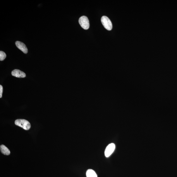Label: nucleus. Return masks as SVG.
Listing matches in <instances>:
<instances>
[{
    "mask_svg": "<svg viewBox=\"0 0 177 177\" xmlns=\"http://www.w3.org/2000/svg\"><path fill=\"white\" fill-rule=\"evenodd\" d=\"M12 75L18 78H24L26 76L24 72L18 69H15L12 71Z\"/></svg>",
    "mask_w": 177,
    "mask_h": 177,
    "instance_id": "6",
    "label": "nucleus"
},
{
    "mask_svg": "<svg viewBox=\"0 0 177 177\" xmlns=\"http://www.w3.org/2000/svg\"><path fill=\"white\" fill-rule=\"evenodd\" d=\"M101 22L104 28L107 30H111L113 28L111 21L107 16H103L101 18Z\"/></svg>",
    "mask_w": 177,
    "mask_h": 177,
    "instance_id": "2",
    "label": "nucleus"
},
{
    "mask_svg": "<svg viewBox=\"0 0 177 177\" xmlns=\"http://www.w3.org/2000/svg\"><path fill=\"white\" fill-rule=\"evenodd\" d=\"M15 124L16 125L20 126L26 130H29L31 128L29 122L25 119H17L15 121Z\"/></svg>",
    "mask_w": 177,
    "mask_h": 177,
    "instance_id": "1",
    "label": "nucleus"
},
{
    "mask_svg": "<svg viewBox=\"0 0 177 177\" xmlns=\"http://www.w3.org/2000/svg\"><path fill=\"white\" fill-rule=\"evenodd\" d=\"M79 23L83 29L87 30L89 28V21L87 16H81L79 20Z\"/></svg>",
    "mask_w": 177,
    "mask_h": 177,
    "instance_id": "3",
    "label": "nucleus"
},
{
    "mask_svg": "<svg viewBox=\"0 0 177 177\" xmlns=\"http://www.w3.org/2000/svg\"><path fill=\"white\" fill-rule=\"evenodd\" d=\"M15 44L16 47L21 51H22L23 53L25 54L28 53V49L26 45L23 43L19 41H16Z\"/></svg>",
    "mask_w": 177,
    "mask_h": 177,
    "instance_id": "5",
    "label": "nucleus"
},
{
    "mask_svg": "<svg viewBox=\"0 0 177 177\" xmlns=\"http://www.w3.org/2000/svg\"><path fill=\"white\" fill-rule=\"evenodd\" d=\"M6 55L5 52L3 51H0V60L3 61L6 58Z\"/></svg>",
    "mask_w": 177,
    "mask_h": 177,
    "instance_id": "9",
    "label": "nucleus"
},
{
    "mask_svg": "<svg viewBox=\"0 0 177 177\" xmlns=\"http://www.w3.org/2000/svg\"><path fill=\"white\" fill-rule=\"evenodd\" d=\"M0 149L2 154L8 155L10 154V152L7 148L3 145H1L0 147Z\"/></svg>",
    "mask_w": 177,
    "mask_h": 177,
    "instance_id": "7",
    "label": "nucleus"
},
{
    "mask_svg": "<svg viewBox=\"0 0 177 177\" xmlns=\"http://www.w3.org/2000/svg\"><path fill=\"white\" fill-rule=\"evenodd\" d=\"M87 177H97V174L92 169H88L86 172Z\"/></svg>",
    "mask_w": 177,
    "mask_h": 177,
    "instance_id": "8",
    "label": "nucleus"
},
{
    "mask_svg": "<svg viewBox=\"0 0 177 177\" xmlns=\"http://www.w3.org/2000/svg\"><path fill=\"white\" fill-rule=\"evenodd\" d=\"M116 146L114 143H112L108 145L105 149V156L108 157L112 154L115 149Z\"/></svg>",
    "mask_w": 177,
    "mask_h": 177,
    "instance_id": "4",
    "label": "nucleus"
},
{
    "mask_svg": "<svg viewBox=\"0 0 177 177\" xmlns=\"http://www.w3.org/2000/svg\"><path fill=\"white\" fill-rule=\"evenodd\" d=\"M3 88L1 85H0V98L2 97V94L3 93Z\"/></svg>",
    "mask_w": 177,
    "mask_h": 177,
    "instance_id": "10",
    "label": "nucleus"
}]
</instances>
